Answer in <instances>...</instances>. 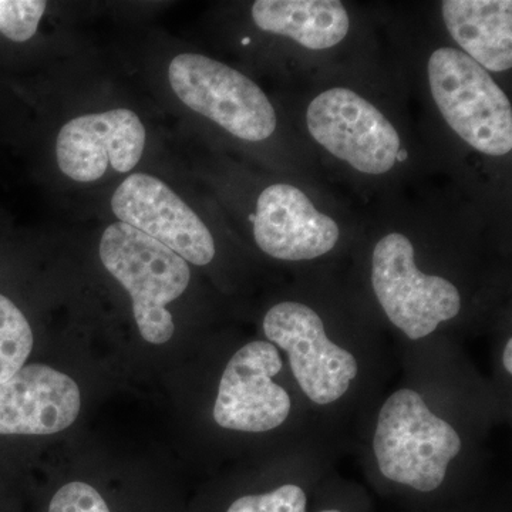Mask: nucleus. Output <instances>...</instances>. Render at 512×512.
<instances>
[{
    "instance_id": "nucleus-1",
    "label": "nucleus",
    "mask_w": 512,
    "mask_h": 512,
    "mask_svg": "<svg viewBox=\"0 0 512 512\" xmlns=\"http://www.w3.org/2000/svg\"><path fill=\"white\" fill-rule=\"evenodd\" d=\"M463 440L448 421L431 412L416 390L394 392L380 409L373 453L390 483L421 494L439 490Z\"/></svg>"
},
{
    "instance_id": "nucleus-2",
    "label": "nucleus",
    "mask_w": 512,
    "mask_h": 512,
    "mask_svg": "<svg viewBox=\"0 0 512 512\" xmlns=\"http://www.w3.org/2000/svg\"><path fill=\"white\" fill-rule=\"evenodd\" d=\"M100 259L133 301V315L141 336L164 345L174 335V319L167 305L190 285L187 262L170 248L138 229L116 222L103 232Z\"/></svg>"
},
{
    "instance_id": "nucleus-3",
    "label": "nucleus",
    "mask_w": 512,
    "mask_h": 512,
    "mask_svg": "<svg viewBox=\"0 0 512 512\" xmlns=\"http://www.w3.org/2000/svg\"><path fill=\"white\" fill-rule=\"evenodd\" d=\"M431 94L458 137L487 156L512 150V109L507 94L470 56L441 47L430 56Z\"/></svg>"
},
{
    "instance_id": "nucleus-4",
    "label": "nucleus",
    "mask_w": 512,
    "mask_h": 512,
    "mask_svg": "<svg viewBox=\"0 0 512 512\" xmlns=\"http://www.w3.org/2000/svg\"><path fill=\"white\" fill-rule=\"evenodd\" d=\"M168 79L178 99L241 140L264 141L276 130V113L258 84L227 64L197 53L175 56Z\"/></svg>"
},
{
    "instance_id": "nucleus-5",
    "label": "nucleus",
    "mask_w": 512,
    "mask_h": 512,
    "mask_svg": "<svg viewBox=\"0 0 512 512\" xmlns=\"http://www.w3.org/2000/svg\"><path fill=\"white\" fill-rule=\"evenodd\" d=\"M372 286L387 318L412 340L427 338L461 311L456 286L423 274L412 241L399 232L386 235L373 249Z\"/></svg>"
},
{
    "instance_id": "nucleus-6",
    "label": "nucleus",
    "mask_w": 512,
    "mask_h": 512,
    "mask_svg": "<svg viewBox=\"0 0 512 512\" xmlns=\"http://www.w3.org/2000/svg\"><path fill=\"white\" fill-rule=\"evenodd\" d=\"M264 332L272 345L286 352L296 383L318 406L339 402L359 375L356 357L328 338L322 318L308 305L272 306Z\"/></svg>"
},
{
    "instance_id": "nucleus-7",
    "label": "nucleus",
    "mask_w": 512,
    "mask_h": 512,
    "mask_svg": "<svg viewBox=\"0 0 512 512\" xmlns=\"http://www.w3.org/2000/svg\"><path fill=\"white\" fill-rule=\"evenodd\" d=\"M306 124L320 146L360 173H387L399 157L402 141L393 124L365 97L345 87L315 97Z\"/></svg>"
},
{
    "instance_id": "nucleus-8",
    "label": "nucleus",
    "mask_w": 512,
    "mask_h": 512,
    "mask_svg": "<svg viewBox=\"0 0 512 512\" xmlns=\"http://www.w3.org/2000/svg\"><path fill=\"white\" fill-rule=\"evenodd\" d=\"M284 362L271 342L254 340L238 350L222 373L214 420L222 429L266 433L279 429L292 410V400L274 377Z\"/></svg>"
},
{
    "instance_id": "nucleus-9",
    "label": "nucleus",
    "mask_w": 512,
    "mask_h": 512,
    "mask_svg": "<svg viewBox=\"0 0 512 512\" xmlns=\"http://www.w3.org/2000/svg\"><path fill=\"white\" fill-rule=\"evenodd\" d=\"M111 210L123 224L197 266L210 264L215 242L201 218L163 181L147 174L127 177L114 191Z\"/></svg>"
},
{
    "instance_id": "nucleus-10",
    "label": "nucleus",
    "mask_w": 512,
    "mask_h": 512,
    "mask_svg": "<svg viewBox=\"0 0 512 512\" xmlns=\"http://www.w3.org/2000/svg\"><path fill=\"white\" fill-rule=\"evenodd\" d=\"M146 138V127L134 111L86 114L60 128L57 164L77 183L100 180L109 167L117 173H130L140 163Z\"/></svg>"
},
{
    "instance_id": "nucleus-11",
    "label": "nucleus",
    "mask_w": 512,
    "mask_h": 512,
    "mask_svg": "<svg viewBox=\"0 0 512 512\" xmlns=\"http://www.w3.org/2000/svg\"><path fill=\"white\" fill-rule=\"evenodd\" d=\"M252 222L256 245L281 261L319 258L339 241L338 224L289 184L269 185L261 192Z\"/></svg>"
},
{
    "instance_id": "nucleus-12",
    "label": "nucleus",
    "mask_w": 512,
    "mask_h": 512,
    "mask_svg": "<svg viewBox=\"0 0 512 512\" xmlns=\"http://www.w3.org/2000/svg\"><path fill=\"white\" fill-rule=\"evenodd\" d=\"M82 407L72 377L46 365H25L0 384V436H49L69 429Z\"/></svg>"
},
{
    "instance_id": "nucleus-13",
    "label": "nucleus",
    "mask_w": 512,
    "mask_h": 512,
    "mask_svg": "<svg viewBox=\"0 0 512 512\" xmlns=\"http://www.w3.org/2000/svg\"><path fill=\"white\" fill-rule=\"evenodd\" d=\"M441 12L448 32L474 62L487 72L511 69V0H446Z\"/></svg>"
},
{
    "instance_id": "nucleus-14",
    "label": "nucleus",
    "mask_w": 512,
    "mask_h": 512,
    "mask_svg": "<svg viewBox=\"0 0 512 512\" xmlns=\"http://www.w3.org/2000/svg\"><path fill=\"white\" fill-rule=\"evenodd\" d=\"M252 19L264 32L295 40L311 50L339 45L349 32V15L338 0H258Z\"/></svg>"
},
{
    "instance_id": "nucleus-15",
    "label": "nucleus",
    "mask_w": 512,
    "mask_h": 512,
    "mask_svg": "<svg viewBox=\"0 0 512 512\" xmlns=\"http://www.w3.org/2000/svg\"><path fill=\"white\" fill-rule=\"evenodd\" d=\"M35 336L16 303L0 293V384L16 375L32 353Z\"/></svg>"
},
{
    "instance_id": "nucleus-16",
    "label": "nucleus",
    "mask_w": 512,
    "mask_h": 512,
    "mask_svg": "<svg viewBox=\"0 0 512 512\" xmlns=\"http://www.w3.org/2000/svg\"><path fill=\"white\" fill-rule=\"evenodd\" d=\"M309 498L299 484L286 483L264 491L235 498L225 512H308Z\"/></svg>"
},
{
    "instance_id": "nucleus-17",
    "label": "nucleus",
    "mask_w": 512,
    "mask_h": 512,
    "mask_svg": "<svg viewBox=\"0 0 512 512\" xmlns=\"http://www.w3.org/2000/svg\"><path fill=\"white\" fill-rule=\"evenodd\" d=\"M46 8L43 0H0V32L13 42H26L35 36Z\"/></svg>"
},
{
    "instance_id": "nucleus-18",
    "label": "nucleus",
    "mask_w": 512,
    "mask_h": 512,
    "mask_svg": "<svg viewBox=\"0 0 512 512\" xmlns=\"http://www.w3.org/2000/svg\"><path fill=\"white\" fill-rule=\"evenodd\" d=\"M47 512H113L94 485L72 481L62 485L50 498Z\"/></svg>"
},
{
    "instance_id": "nucleus-19",
    "label": "nucleus",
    "mask_w": 512,
    "mask_h": 512,
    "mask_svg": "<svg viewBox=\"0 0 512 512\" xmlns=\"http://www.w3.org/2000/svg\"><path fill=\"white\" fill-rule=\"evenodd\" d=\"M503 365L505 372L512 375V339H508L503 350Z\"/></svg>"
},
{
    "instance_id": "nucleus-20",
    "label": "nucleus",
    "mask_w": 512,
    "mask_h": 512,
    "mask_svg": "<svg viewBox=\"0 0 512 512\" xmlns=\"http://www.w3.org/2000/svg\"><path fill=\"white\" fill-rule=\"evenodd\" d=\"M316 512H348V511L342 510V508H338V507H326V508H322V510H319Z\"/></svg>"
}]
</instances>
